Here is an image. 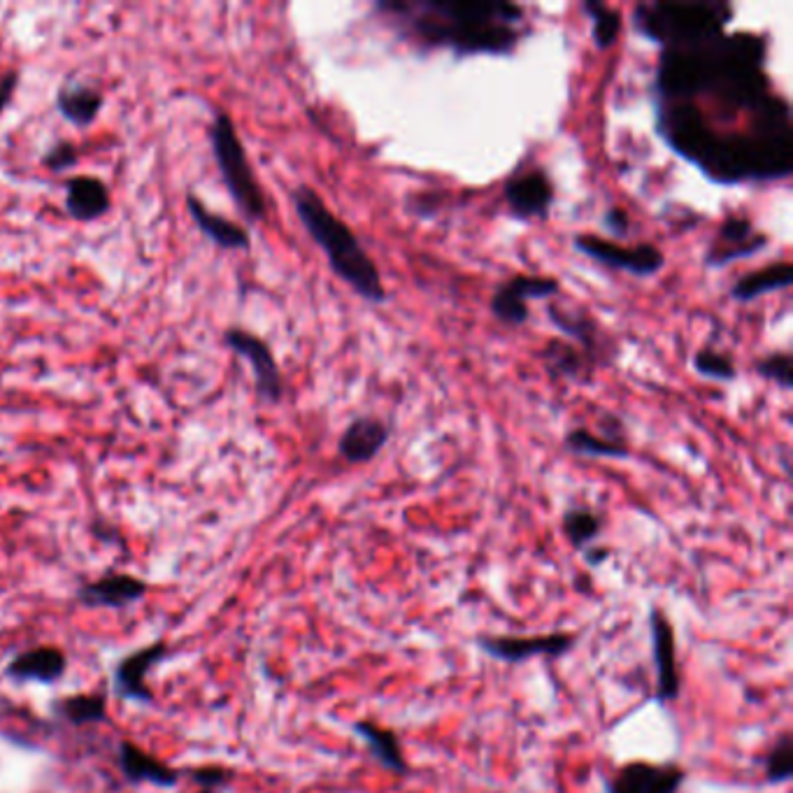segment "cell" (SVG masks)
I'll return each mask as SVG.
<instances>
[{
  "mask_svg": "<svg viewBox=\"0 0 793 793\" xmlns=\"http://www.w3.org/2000/svg\"><path fill=\"white\" fill-rule=\"evenodd\" d=\"M49 170H68L78 163V150L72 142H59L42 159Z\"/></svg>",
  "mask_w": 793,
  "mask_h": 793,
  "instance_id": "cell-32",
  "label": "cell"
},
{
  "mask_svg": "<svg viewBox=\"0 0 793 793\" xmlns=\"http://www.w3.org/2000/svg\"><path fill=\"white\" fill-rule=\"evenodd\" d=\"M187 205L195 221V227L201 229L214 244H219L221 250H247V247H250V233H247L242 227L233 224L231 219L208 210V205L198 201L195 195H187Z\"/></svg>",
  "mask_w": 793,
  "mask_h": 793,
  "instance_id": "cell-20",
  "label": "cell"
},
{
  "mask_svg": "<svg viewBox=\"0 0 793 793\" xmlns=\"http://www.w3.org/2000/svg\"><path fill=\"white\" fill-rule=\"evenodd\" d=\"M686 773L675 763H626L608 784V793H680Z\"/></svg>",
  "mask_w": 793,
  "mask_h": 793,
  "instance_id": "cell-12",
  "label": "cell"
},
{
  "mask_svg": "<svg viewBox=\"0 0 793 793\" xmlns=\"http://www.w3.org/2000/svg\"><path fill=\"white\" fill-rule=\"evenodd\" d=\"M354 731L368 745L370 756H373L380 765L389 767L391 773H399V775L408 773V761L403 756L401 740L393 731H389L375 722H368V719L357 722Z\"/></svg>",
  "mask_w": 793,
  "mask_h": 793,
  "instance_id": "cell-25",
  "label": "cell"
},
{
  "mask_svg": "<svg viewBox=\"0 0 793 793\" xmlns=\"http://www.w3.org/2000/svg\"><path fill=\"white\" fill-rule=\"evenodd\" d=\"M121 773L131 782H152L157 786H172L180 780V773L172 771L159 759L144 754L133 742H121L119 747Z\"/></svg>",
  "mask_w": 793,
  "mask_h": 793,
  "instance_id": "cell-22",
  "label": "cell"
},
{
  "mask_svg": "<svg viewBox=\"0 0 793 793\" xmlns=\"http://www.w3.org/2000/svg\"><path fill=\"white\" fill-rule=\"evenodd\" d=\"M771 244V238L761 233L754 221L747 217H729L724 219V224L719 227L716 235L712 238L710 247L705 250V265L712 270L726 268L733 261L740 259H752L761 254L765 247Z\"/></svg>",
  "mask_w": 793,
  "mask_h": 793,
  "instance_id": "cell-9",
  "label": "cell"
},
{
  "mask_svg": "<svg viewBox=\"0 0 793 793\" xmlns=\"http://www.w3.org/2000/svg\"><path fill=\"white\" fill-rule=\"evenodd\" d=\"M165 652H168V648L163 642H159V644H152V648H144V650L123 659L114 671V686L119 691V696L150 701L152 691L147 689L144 677H147V673H150V667L165 656Z\"/></svg>",
  "mask_w": 793,
  "mask_h": 793,
  "instance_id": "cell-16",
  "label": "cell"
},
{
  "mask_svg": "<svg viewBox=\"0 0 793 793\" xmlns=\"http://www.w3.org/2000/svg\"><path fill=\"white\" fill-rule=\"evenodd\" d=\"M59 714L70 724H93L106 716V699L98 693H84V696H68L57 705Z\"/></svg>",
  "mask_w": 793,
  "mask_h": 793,
  "instance_id": "cell-28",
  "label": "cell"
},
{
  "mask_svg": "<svg viewBox=\"0 0 793 793\" xmlns=\"http://www.w3.org/2000/svg\"><path fill=\"white\" fill-rule=\"evenodd\" d=\"M605 421L610 424V431L605 429L603 435H596L586 429L568 431L563 438V448L568 452L589 459H619V461L629 459L631 450L622 431V421L614 419L612 414H608Z\"/></svg>",
  "mask_w": 793,
  "mask_h": 793,
  "instance_id": "cell-15",
  "label": "cell"
},
{
  "mask_svg": "<svg viewBox=\"0 0 793 793\" xmlns=\"http://www.w3.org/2000/svg\"><path fill=\"white\" fill-rule=\"evenodd\" d=\"M478 648L505 663H524L535 656L559 659L575 648L578 635L573 633H542V635H482L475 640Z\"/></svg>",
  "mask_w": 793,
  "mask_h": 793,
  "instance_id": "cell-8",
  "label": "cell"
},
{
  "mask_svg": "<svg viewBox=\"0 0 793 793\" xmlns=\"http://www.w3.org/2000/svg\"><path fill=\"white\" fill-rule=\"evenodd\" d=\"M66 210L78 221H96L110 212V191L103 180L78 175L66 184Z\"/></svg>",
  "mask_w": 793,
  "mask_h": 793,
  "instance_id": "cell-17",
  "label": "cell"
},
{
  "mask_svg": "<svg viewBox=\"0 0 793 793\" xmlns=\"http://www.w3.org/2000/svg\"><path fill=\"white\" fill-rule=\"evenodd\" d=\"M601 221H603V229L616 240H624L631 233V217L622 208H608Z\"/></svg>",
  "mask_w": 793,
  "mask_h": 793,
  "instance_id": "cell-33",
  "label": "cell"
},
{
  "mask_svg": "<svg viewBox=\"0 0 793 793\" xmlns=\"http://www.w3.org/2000/svg\"><path fill=\"white\" fill-rule=\"evenodd\" d=\"M608 556H610V552L605 548H589V550H584V559H586V563L591 568L603 565L608 561Z\"/></svg>",
  "mask_w": 793,
  "mask_h": 793,
  "instance_id": "cell-36",
  "label": "cell"
},
{
  "mask_svg": "<svg viewBox=\"0 0 793 793\" xmlns=\"http://www.w3.org/2000/svg\"><path fill=\"white\" fill-rule=\"evenodd\" d=\"M147 593V584L133 575H108L98 582H89L80 591V601L89 608H123L140 601Z\"/></svg>",
  "mask_w": 793,
  "mask_h": 793,
  "instance_id": "cell-18",
  "label": "cell"
},
{
  "mask_svg": "<svg viewBox=\"0 0 793 793\" xmlns=\"http://www.w3.org/2000/svg\"><path fill=\"white\" fill-rule=\"evenodd\" d=\"M763 775L767 784H786L793 775V737L782 733L763 759Z\"/></svg>",
  "mask_w": 793,
  "mask_h": 793,
  "instance_id": "cell-29",
  "label": "cell"
},
{
  "mask_svg": "<svg viewBox=\"0 0 793 793\" xmlns=\"http://www.w3.org/2000/svg\"><path fill=\"white\" fill-rule=\"evenodd\" d=\"M584 12L591 19V40L596 44L599 52H608V49L616 42L619 33H622V17L610 6L601 3V0H584L582 3Z\"/></svg>",
  "mask_w": 793,
  "mask_h": 793,
  "instance_id": "cell-27",
  "label": "cell"
},
{
  "mask_svg": "<svg viewBox=\"0 0 793 793\" xmlns=\"http://www.w3.org/2000/svg\"><path fill=\"white\" fill-rule=\"evenodd\" d=\"M754 370H756L759 378H763L767 382H775L784 391H791V387H793V361H791L789 352H771V354L759 359L754 363Z\"/></svg>",
  "mask_w": 793,
  "mask_h": 793,
  "instance_id": "cell-31",
  "label": "cell"
},
{
  "mask_svg": "<svg viewBox=\"0 0 793 793\" xmlns=\"http://www.w3.org/2000/svg\"><path fill=\"white\" fill-rule=\"evenodd\" d=\"M791 282H793V268L789 261L771 263V265L747 272V275L735 280V284L731 287V299L735 303H752L765 293L786 291L791 287Z\"/></svg>",
  "mask_w": 793,
  "mask_h": 793,
  "instance_id": "cell-19",
  "label": "cell"
},
{
  "mask_svg": "<svg viewBox=\"0 0 793 793\" xmlns=\"http://www.w3.org/2000/svg\"><path fill=\"white\" fill-rule=\"evenodd\" d=\"M380 14L408 42L424 52L450 49L459 59L475 54L510 57L522 31L524 8L512 3H435V0H380Z\"/></svg>",
  "mask_w": 793,
  "mask_h": 793,
  "instance_id": "cell-1",
  "label": "cell"
},
{
  "mask_svg": "<svg viewBox=\"0 0 793 793\" xmlns=\"http://www.w3.org/2000/svg\"><path fill=\"white\" fill-rule=\"evenodd\" d=\"M212 152L219 165L221 178L227 182V189L240 212L250 219L259 221L265 217V195L257 182L254 170L247 159L244 144L235 131V123L227 112H217L210 127Z\"/></svg>",
  "mask_w": 793,
  "mask_h": 793,
  "instance_id": "cell-4",
  "label": "cell"
},
{
  "mask_svg": "<svg viewBox=\"0 0 793 793\" xmlns=\"http://www.w3.org/2000/svg\"><path fill=\"white\" fill-rule=\"evenodd\" d=\"M291 201L303 229L321 247V252L327 254L335 275L365 303L382 305L387 301L382 272L363 250L354 231L329 210L324 198L305 184L291 193Z\"/></svg>",
  "mask_w": 793,
  "mask_h": 793,
  "instance_id": "cell-2",
  "label": "cell"
},
{
  "mask_svg": "<svg viewBox=\"0 0 793 793\" xmlns=\"http://www.w3.org/2000/svg\"><path fill=\"white\" fill-rule=\"evenodd\" d=\"M693 370H696L701 378L716 382H733L737 378L735 361L724 352L712 350V347H703V350L693 354Z\"/></svg>",
  "mask_w": 793,
  "mask_h": 793,
  "instance_id": "cell-30",
  "label": "cell"
},
{
  "mask_svg": "<svg viewBox=\"0 0 793 793\" xmlns=\"http://www.w3.org/2000/svg\"><path fill=\"white\" fill-rule=\"evenodd\" d=\"M575 252L584 254L586 259H593L601 265H608L612 270L629 272L633 278L648 280L659 275L665 265V257L652 242H640L635 247H622L612 240H603L589 233H580L573 238Z\"/></svg>",
  "mask_w": 793,
  "mask_h": 793,
  "instance_id": "cell-5",
  "label": "cell"
},
{
  "mask_svg": "<svg viewBox=\"0 0 793 793\" xmlns=\"http://www.w3.org/2000/svg\"><path fill=\"white\" fill-rule=\"evenodd\" d=\"M650 633H652V656L656 673V701L673 703L680 696L682 677L677 667V642L671 619L661 610H650Z\"/></svg>",
  "mask_w": 793,
  "mask_h": 793,
  "instance_id": "cell-11",
  "label": "cell"
},
{
  "mask_svg": "<svg viewBox=\"0 0 793 793\" xmlns=\"http://www.w3.org/2000/svg\"><path fill=\"white\" fill-rule=\"evenodd\" d=\"M503 198L510 214L522 224H529V221L550 217L556 191L542 168H526L514 172L503 184Z\"/></svg>",
  "mask_w": 793,
  "mask_h": 793,
  "instance_id": "cell-7",
  "label": "cell"
},
{
  "mask_svg": "<svg viewBox=\"0 0 793 793\" xmlns=\"http://www.w3.org/2000/svg\"><path fill=\"white\" fill-rule=\"evenodd\" d=\"M193 780L205 789H214L229 780V771L224 767H201V771H193Z\"/></svg>",
  "mask_w": 793,
  "mask_h": 793,
  "instance_id": "cell-34",
  "label": "cell"
},
{
  "mask_svg": "<svg viewBox=\"0 0 793 793\" xmlns=\"http://www.w3.org/2000/svg\"><path fill=\"white\" fill-rule=\"evenodd\" d=\"M559 291L561 284L556 278L514 275L493 291L489 310L493 319H499L505 327H524L531 317L529 301L552 299Z\"/></svg>",
  "mask_w": 793,
  "mask_h": 793,
  "instance_id": "cell-6",
  "label": "cell"
},
{
  "mask_svg": "<svg viewBox=\"0 0 793 793\" xmlns=\"http://www.w3.org/2000/svg\"><path fill=\"white\" fill-rule=\"evenodd\" d=\"M57 108L66 121L76 123L80 129H87L96 121L98 112L103 108V93L96 87L72 82L61 87L57 96Z\"/></svg>",
  "mask_w": 793,
  "mask_h": 793,
  "instance_id": "cell-24",
  "label": "cell"
},
{
  "mask_svg": "<svg viewBox=\"0 0 793 793\" xmlns=\"http://www.w3.org/2000/svg\"><path fill=\"white\" fill-rule=\"evenodd\" d=\"M224 340L235 354L250 361V365L254 370L259 399L263 403L278 405L284 395V380H282L280 365H278L275 357H272V350L268 347V342L244 329H229L224 333Z\"/></svg>",
  "mask_w": 793,
  "mask_h": 793,
  "instance_id": "cell-10",
  "label": "cell"
},
{
  "mask_svg": "<svg viewBox=\"0 0 793 793\" xmlns=\"http://www.w3.org/2000/svg\"><path fill=\"white\" fill-rule=\"evenodd\" d=\"M731 17L733 8L726 3H656L635 8L633 27L654 42L691 44L722 33Z\"/></svg>",
  "mask_w": 793,
  "mask_h": 793,
  "instance_id": "cell-3",
  "label": "cell"
},
{
  "mask_svg": "<svg viewBox=\"0 0 793 793\" xmlns=\"http://www.w3.org/2000/svg\"><path fill=\"white\" fill-rule=\"evenodd\" d=\"M66 654L57 648H36L14 656L8 665V675L14 680L54 682L66 673Z\"/></svg>",
  "mask_w": 793,
  "mask_h": 793,
  "instance_id": "cell-23",
  "label": "cell"
},
{
  "mask_svg": "<svg viewBox=\"0 0 793 793\" xmlns=\"http://www.w3.org/2000/svg\"><path fill=\"white\" fill-rule=\"evenodd\" d=\"M391 438L389 424L378 416H357L347 424L338 440V452L347 463H370L384 448Z\"/></svg>",
  "mask_w": 793,
  "mask_h": 793,
  "instance_id": "cell-13",
  "label": "cell"
},
{
  "mask_svg": "<svg viewBox=\"0 0 793 793\" xmlns=\"http://www.w3.org/2000/svg\"><path fill=\"white\" fill-rule=\"evenodd\" d=\"M540 359L544 361V368H548L552 378L573 382H586L593 370H596V361H591L580 347L563 340H550L548 347L540 352Z\"/></svg>",
  "mask_w": 793,
  "mask_h": 793,
  "instance_id": "cell-21",
  "label": "cell"
},
{
  "mask_svg": "<svg viewBox=\"0 0 793 793\" xmlns=\"http://www.w3.org/2000/svg\"><path fill=\"white\" fill-rule=\"evenodd\" d=\"M17 84H19L17 72H8V76L0 78V114H3V110L12 101V93H14Z\"/></svg>",
  "mask_w": 793,
  "mask_h": 793,
  "instance_id": "cell-35",
  "label": "cell"
},
{
  "mask_svg": "<svg viewBox=\"0 0 793 793\" xmlns=\"http://www.w3.org/2000/svg\"><path fill=\"white\" fill-rule=\"evenodd\" d=\"M563 533L578 552H584L596 544L603 533V516L591 508H570L563 514Z\"/></svg>",
  "mask_w": 793,
  "mask_h": 793,
  "instance_id": "cell-26",
  "label": "cell"
},
{
  "mask_svg": "<svg viewBox=\"0 0 793 793\" xmlns=\"http://www.w3.org/2000/svg\"><path fill=\"white\" fill-rule=\"evenodd\" d=\"M550 321L556 327L559 333H563L568 340H573L575 347L591 359L599 363H605V352H608V340L603 331L599 329L596 321L591 319V314L578 312V310H563L559 305L548 308Z\"/></svg>",
  "mask_w": 793,
  "mask_h": 793,
  "instance_id": "cell-14",
  "label": "cell"
}]
</instances>
